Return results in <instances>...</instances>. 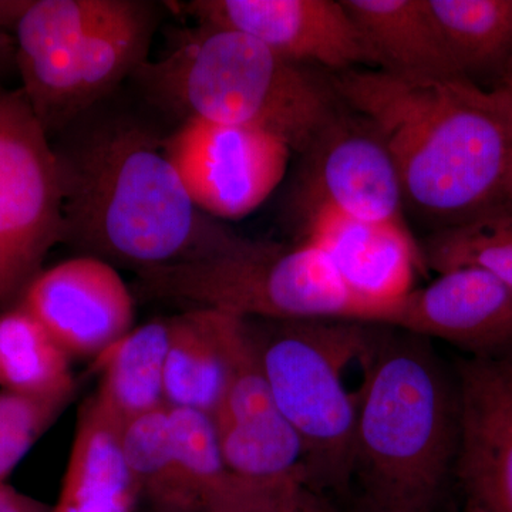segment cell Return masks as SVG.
Returning <instances> with one entry per match:
<instances>
[{
    "instance_id": "17",
    "label": "cell",
    "mask_w": 512,
    "mask_h": 512,
    "mask_svg": "<svg viewBox=\"0 0 512 512\" xmlns=\"http://www.w3.org/2000/svg\"><path fill=\"white\" fill-rule=\"evenodd\" d=\"M340 2L375 70L402 79H464L427 0Z\"/></svg>"
},
{
    "instance_id": "32",
    "label": "cell",
    "mask_w": 512,
    "mask_h": 512,
    "mask_svg": "<svg viewBox=\"0 0 512 512\" xmlns=\"http://www.w3.org/2000/svg\"><path fill=\"white\" fill-rule=\"evenodd\" d=\"M461 512H487L480 507V505L471 503V501H467L466 507Z\"/></svg>"
},
{
    "instance_id": "27",
    "label": "cell",
    "mask_w": 512,
    "mask_h": 512,
    "mask_svg": "<svg viewBox=\"0 0 512 512\" xmlns=\"http://www.w3.org/2000/svg\"><path fill=\"white\" fill-rule=\"evenodd\" d=\"M204 512H332L305 474L248 480L232 474Z\"/></svg>"
},
{
    "instance_id": "20",
    "label": "cell",
    "mask_w": 512,
    "mask_h": 512,
    "mask_svg": "<svg viewBox=\"0 0 512 512\" xmlns=\"http://www.w3.org/2000/svg\"><path fill=\"white\" fill-rule=\"evenodd\" d=\"M225 382L218 312L190 309L170 318L164 370V402L214 412Z\"/></svg>"
},
{
    "instance_id": "21",
    "label": "cell",
    "mask_w": 512,
    "mask_h": 512,
    "mask_svg": "<svg viewBox=\"0 0 512 512\" xmlns=\"http://www.w3.org/2000/svg\"><path fill=\"white\" fill-rule=\"evenodd\" d=\"M427 5L461 76L476 84L494 77L498 84L512 57V0H427Z\"/></svg>"
},
{
    "instance_id": "28",
    "label": "cell",
    "mask_w": 512,
    "mask_h": 512,
    "mask_svg": "<svg viewBox=\"0 0 512 512\" xmlns=\"http://www.w3.org/2000/svg\"><path fill=\"white\" fill-rule=\"evenodd\" d=\"M26 2H0V70L9 64H15V40L12 30L20 13L25 9Z\"/></svg>"
},
{
    "instance_id": "26",
    "label": "cell",
    "mask_w": 512,
    "mask_h": 512,
    "mask_svg": "<svg viewBox=\"0 0 512 512\" xmlns=\"http://www.w3.org/2000/svg\"><path fill=\"white\" fill-rule=\"evenodd\" d=\"M73 393L30 396L0 392V485L13 473L37 440L69 406Z\"/></svg>"
},
{
    "instance_id": "31",
    "label": "cell",
    "mask_w": 512,
    "mask_h": 512,
    "mask_svg": "<svg viewBox=\"0 0 512 512\" xmlns=\"http://www.w3.org/2000/svg\"><path fill=\"white\" fill-rule=\"evenodd\" d=\"M507 197H508V200H510L511 205H512V154H511L510 167H508V175H507Z\"/></svg>"
},
{
    "instance_id": "11",
    "label": "cell",
    "mask_w": 512,
    "mask_h": 512,
    "mask_svg": "<svg viewBox=\"0 0 512 512\" xmlns=\"http://www.w3.org/2000/svg\"><path fill=\"white\" fill-rule=\"evenodd\" d=\"M343 103V101H342ZM299 204L363 221H402L399 171L376 127L343 104L302 154Z\"/></svg>"
},
{
    "instance_id": "10",
    "label": "cell",
    "mask_w": 512,
    "mask_h": 512,
    "mask_svg": "<svg viewBox=\"0 0 512 512\" xmlns=\"http://www.w3.org/2000/svg\"><path fill=\"white\" fill-rule=\"evenodd\" d=\"M217 312L225 382L211 417L229 473L248 480L305 474L301 440L276 406L247 319Z\"/></svg>"
},
{
    "instance_id": "29",
    "label": "cell",
    "mask_w": 512,
    "mask_h": 512,
    "mask_svg": "<svg viewBox=\"0 0 512 512\" xmlns=\"http://www.w3.org/2000/svg\"><path fill=\"white\" fill-rule=\"evenodd\" d=\"M49 505L20 493L8 484L0 485V512H52Z\"/></svg>"
},
{
    "instance_id": "5",
    "label": "cell",
    "mask_w": 512,
    "mask_h": 512,
    "mask_svg": "<svg viewBox=\"0 0 512 512\" xmlns=\"http://www.w3.org/2000/svg\"><path fill=\"white\" fill-rule=\"evenodd\" d=\"M150 6L28 0L12 35L22 90L47 136L66 131L147 62Z\"/></svg>"
},
{
    "instance_id": "15",
    "label": "cell",
    "mask_w": 512,
    "mask_h": 512,
    "mask_svg": "<svg viewBox=\"0 0 512 512\" xmlns=\"http://www.w3.org/2000/svg\"><path fill=\"white\" fill-rule=\"evenodd\" d=\"M187 9L198 23L238 30L289 62L336 73L367 63L340 0H197Z\"/></svg>"
},
{
    "instance_id": "13",
    "label": "cell",
    "mask_w": 512,
    "mask_h": 512,
    "mask_svg": "<svg viewBox=\"0 0 512 512\" xmlns=\"http://www.w3.org/2000/svg\"><path fill=\"white\" fill-rule=\"evenodd\" d=\"M311 242L340 284L366 313V323L384 316L414 289L424 266L419 245L402 221H363L319 208L305 214Z\"/></svg>"
},
{
    "instance_id": "22",
    "label": "cell",
    "mask_w": 512,
    "mask_h": 512,
    "mask_svg": "<svg viewBox=\"0 0 512 512\" xmlns=\"http://www.w3.org/2000/svg\"><path fill=\"white\" fill-rule=\"evenodd\" d=\"M70 356L22 306L0 312V387L30 396L73 393Z\"/></svg>"
},
{
    "instance_id": "3",
    "label": "cell",
    "mask_w": 512,
    "mask_h": 512,
    "mask_svg": "<svg viewBox=\"0 0 512 512\" xmlns=\"http://www.w3.org/2000/svg\"><path fill=\"white\" fill-rule=\"evenodd\" d=\"M460 446V396L431 340L377 325L362 362L352 480L363 507L433 512Z\"/></svg>"
},
{
    "instance_id": "25",
    "label": "cell",
    "mask_w": 512,
    "mask_h": 512,
    "mask_svg": "<svg viewBox=\"0 0 512 512\" xmlns=\"http://www.w3.org/2000/svg\"><path fill=\"white\" fill-rule=\"evenodd\" d=\"M120 444L140 497L157 512H187L175 474L167 404L121 424Z\"/></svg>"
},
{
    "instance_id": "9",
    "label": "cell",
    "mask_w": 512,
    "mask_h": 512,
    "mask_svg": "<svg viewBox=\"0 0 512 512\" xmlns=\"http://www.w3.org/2000/svg\"><path fill=\"white\" fill-rule=\"evenodd\" d=\"M165 151L200 210L239 220L261 207L284 180L291 147L256 128L185 120Z\"/></svg>"
},
{
    "instance_id": "24",
    "label": "cell",
    "mask_w": 512,
    "mask_h": 512,
    "mask_svg": "<svg viewBox=\"0 0 512 512\" xmlns=\"http://www.w3.org/2000/svg\"><path fill=\"white\" fill-rule=\"evenodd\" d=\"M168 421L185 511L204 512L232 476L222 457L214 420L201 410L168 406Z\"/></svg>"
},
{
    "instance_id": "16",
    "label": "cell",
    "mask_w": 512,
    "mask_h": 512,
    "mask_svg": "<svg viewBox=\"0 0 512 512\" xmlns=\"http://www.w3.org/2000/svg\"><path fill=\"white\" fill-rule=\"evenodd\" d=\"M379 325L443 340L470 356L511 352L512 288L481 269H450L407 293Z\"/></svg>"
},
{
    "instance_id": "4",
    "label": "cell",
    "mask_w": 512,
    "mask_h": 512,
    "mask_svg": "<svg viewBox=\"0 0 512 512\" xmlns=\"http://www.w3.org/2000/svg\"><path fill=\"white\" fill-rule=\"evenodd\" d=\"M156 103L185 120L266 131L303 154L343 103L329 79L254 37L198 23L134 74Z\"/></svg>"
},
{
    "instance_id": "14",
    "label": "cell",
    "mask_w": 512,
    "mask_h": 512,
    "mask_svg": "<svg viewBox=\"0 0 512 512\" xmlns=\"http://www.w3.org/2000/svg\"><path fill=\"white\" fill-rule=\"evenodd\" d=\"M460 446L456 470L467 501L512 512V350L468 356L456 369Z\"/></svg>"
},
{
    "instance_id": "1",
    "label": "cell",
    "mask_w": 512,
    "mask_h": 512,
    "mask_svg": "<svg viewBox=\"0 0 512 512\" xmlns=\"http://www.w3.org/2000/svg\"><path fill=\"white\" fill-rule=\"evenodd\" d=\"M330 83L392 154L404 205L434 231L512 208V96L466 79H402L346 70Z\"/></svg>"
},
{
    "instance_id": "2",
    "label": "cell",
    "mask_w": 512,
    "mask_h": 512,
    "mask_svg": "<svg viewBox=\"0 0 512 512\" xmlns=\"http://www.w3.org/2000/svg\"><path fill=\"white\" fill-rule=\"evenodd\" d=\"M55 147L63 239L136 272L204 261L241 235L200 210L160 140L133 120H107Z\"/></svg>"
},
{
    "instance_id": "18",
    "label": "cell",
    "mask_w": 512,
    "mask_h": 512,
    "mask_svg": "<svg viewBox=\"0 0 512 512\" xmlns=\"http://www.w3.org/2000/svg\"><path fill=\"white\" fill-rule=\"evenodd\" d=\"M120 427L94 397L84 404L52 512L134 511L140 494L121 451Z\"/></svg>"
},
{
    "instance_id": "7",
    "label": "cell",
    "mask_w": 512,
    "mask_h": 512,
    "mask_svg": "<svg viewBox=\"0 0 512 512\" xmlns=\"http://www.w3.org/2000/svg\"><path fill=\"white\" fill-rule=\"evenodd\" d=\"M148 298L244 319H349L366 313L311 242L281 244L242 237L221 254L137 272Z\"/></svg>"
},
{
    "instance_id": "19",
    "label": "cell",
    "mask_w": 512,
    "mask_h": 512,
    "mask_svg": "<svg viewBox=\"0 0 512 512\" xmlns=\"http://www.w3.org/2000/svg\"><path fill=\"white\" fill-rule=\"evenodd\" d=\"M170 318L131 329L97 357L101 382L94 400L120 424L164 406Z\"/></svg>"
},
{
    "instance_id": "33",
    "label": "cell",
    "mask_w": 512,
    "mask_h": 512,
    "mask_svg": "<svg viewBox=\"0 0 512 512\" xmlns=\"http://www.w3.org/2000/svg\"><path fill=\"white\" fill-rule=\"evenodd\" d=\"M357 512H384V511H377V510H372V508L362 507Z\"/></svg>"
},
{
    "instance_id": "6",
    "label": "cell",
    "mask_w": 512,
    "mask_h": 512,
    "mask_svg": "<svg viewBox=\"0 0 512 512\" xmlns=\"http://www.w3.org/2000/svg\"><path fill=\"white\" fill-rule=\"evenodd\" d=\"M276 406L298 434L309 485L352 483L359 386L346 375L365 359L377 325L349 319H247Z\"/></svg>"
},
{
    "instance_id": "8",
    "label": "cell",
    "mask_w": 512,
    "mask_h": 512,
    "mask_svg": "<svg viewBox=\"0 0 512 512\" xmlns=\"http://www.w3.org/2000/svg\"><path fill=\"white\" fill-rule=\"evenodd\" d=\"M63 239L59 161L22 90L0 84V312Z\"/></svg>"
},
{
    "instance_id": "12",
    "label": "cell",
    "mask_w": 512,
    "mask_h": 512,
    "mask_svg": "<svg viewBox=\"0 0 512 512\" xmlns=\"http://www.w3.org/2000/svg\"><path fill=\"white\" fill-rule=\"evenodd\" d=\"M18 305L70 357H99L133 329L130 289L110 262L96 256H79L40 271Z\"/></svg>"
},
{
    "instance_id": "23",
    "label": "cell",
    "mask_w": 512,
    "mask_h": 512,
    "mask_svg": "<svg viewBox=\"0 0 512 512\" xmlns=\"http://www.w3.org/2000/svg\"><path fill=\"white\" fill-rule=\"evenodd\" d=\"M420 251L424 266L437 274L477 268L512 288V208L433 231Z\"/></svg>"
},
{
    "instance_id": "30",
    "label": "cell",
    "mask_w": 512,
    "mask_h": 512,
    "mask_svg": "<svg viewBox=\"0 0 512 512\" xmlns=\"http://www.w3.org/2000/svg\"><path fill=\"white\" fill-rule=\"evenodd\" d=\"M495 89H503L512 96V57L510 63L505 67L503 76H501L500 82H498Z\"/></svg>"
}]
</instances>
